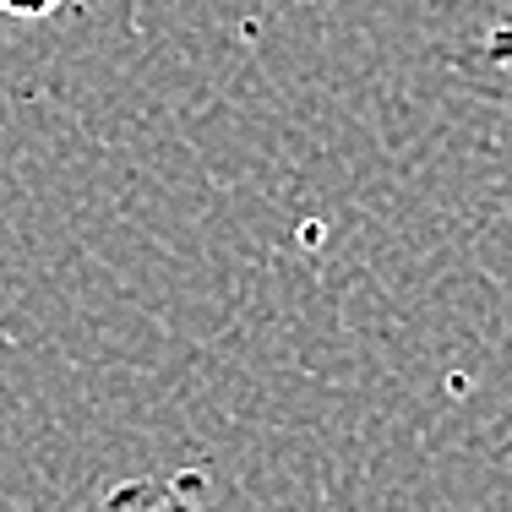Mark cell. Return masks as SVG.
<instances>
[{
	"mask_svg": "<svg viewBox=\"0 0 512 512\" xmlns=\"http://www.w3.org/2000/svg\"><path fill=\"white\" fill-rule=\"evenodd\" d=\"M447 66H453V77H463L474 93H485V99H512V17H502L496 28H485L474 44H463Z\"/></svg>",
	"mask_w": 512,
	"mask_h": 512,
	"instance_id": "cell-2",
	"label": "cell"
},
{
	"mask_svg": "<svg viewBox=\"0 0 512 512\" xmlns=\"http://www.w3.org/2000/svg\"><path fill=\"white\" fill-rule=\"evenodd\" d=\"M6 17H22V22H39V17H55L60 0H0Z\"/></svg>",
	"mask_w": 512,
	"mask_h": 512,
	"instance_id": "cell-3",
	"label": "cell"
},
{
	"mask_svg": "<svg viewBox=\"0 0 512 512\" xmlns=\"http://www.w3.org/2000/svg\"><path fill=\"white\" fill-rule=\"evenodd\" d=\"M93 512H213V502H207L202 469H175V474H137V480L109 485Z\"/></svg>",
	"mask_w": 512,
	"mask_h": 512,
	"instance_id": "cell-1",
	"label": "cell"
}]
</instances>
